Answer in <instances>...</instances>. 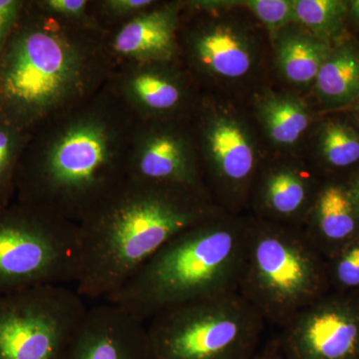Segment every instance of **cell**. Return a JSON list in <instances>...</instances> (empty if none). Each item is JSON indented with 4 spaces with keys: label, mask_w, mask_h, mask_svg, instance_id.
Returning <instances> with one entry per match:
<instances>
[{
    "label": "cell",
    "mask_w": 359,
    "mask_h": 359,
    "mask_svg": "<svg viewBox=\"0 0 359 359\" xmlns=\"http://www.w3.org/2000/svg\"><path fill=\"white\" fill-rule=\"evenodd\" d=\"M183 1H157L106 34L115 65L180 59L178 32Z\"/></svg>",
    "instance_id": "cell-15"
},
{
    "label": "cell",
    "mask_w": 359,
    "mask_h": 359,
    "mask_svg": "<svg viewBox=\"0 0 359 359\" xmlns=\"http://www.w3.org/2000/svg\"><path fill=\"white\" fill-rule=\"evenodd\" d=\"M320 148L323 160L332 167H348L359 161V137L340 123H330L325 127Z\"/></svg>",
    "instance_id": "cell-23"
},
{
    "label": "cell",
    "mask_w": 359,
    "mask_h": 359,
    "mask_svg": "<svg viewBox=\"0 0 359 359\" xmlns=\"http://www.w3.org/2000/svg\"><path fill=\"white\" fill-rule=\"evenodd\" d=\"M25 0H0V48L11 34Z\"/></svg>",
    "instance_id": "cell-28"
},
{
    "label": "cell",
    "mask_w": 359,
    "mask_h": 359,
    "mask_svg": "<svg viewBox=\"0 0 359 359\" xmlns=\"http://www.w3.org/2000/svg\"><path fill=\"white\" fill-rule=\"evenodd\" d=\"M257 113L269 138L283 147L301 140L311 122L304 103L289 95L271 94L264 97L257 105Z\"/></svg>",
    "instance_id": "cell-19"
},
{
    "label": "cell",
    "mask_w": 359,
    "mask_h": 359,
    "mask_svg": "<svg viewBox=\"0 0 359 359\" xmlns=\"http://www.w3.org/2000/svg\"><path fill=\"white\" fill-rule=\"evenodd\" d=\"M66 359H153L147 325L110 302L88 309Z\"/></svg>",
    "instance_id": "cell-14"
},
{
    "label": "cell",
    "mask_w": 359,
    "mask_h": 359,
    "mask_svg": "<svg viewBox=\"0 0 359 359\" xmlns=\"http://www.w3.org/2000/svg\"><path fill=\"white\" fill-rule=\"evenodd\" d=\"M156 0H90L89 15L93 25L106 34L128 22Z\"/></svg>",
    "instance_id": "cell-24"
},
{
    "label": "cell",
    "mask_w": 359,
    "mask_h": 359,
    "mask_svg": "<svg viewBox=\"0 0 359 359\" xmlns=\"http://www.w3.org/2000/svg\"><path fill=\"white\" fill-rule=\"evenodd\" d=\"M316 89L330 103L349 102L359 94V56L351 47L332 52L316 77Z\"/></svg>",
    "instance_id": "cell-20"
},
{
    "label": "cell",
    "mask_w": 359,
    "mask_h": 359,
    "mask_svg": "<svg viewBox=\"0 0 359 359\" xmlns=\"http://www.w3.org/2000/svg\"><path fill=\"white\" fill-rule=\"evenodd\" d=\"M191 122L205 190L222 211L240 216L259 170L249 127L209 93L202 94Z\"/></svg>",
    "instance_id": "cell-10"
},
{
    "label": "cell",
    "mask_w": 359,
    "mask_h": 359,
    "mask_svg": "<svg viewBox=\"0 0 359 359\" xmlns=\"http://www.w3.org/2000/svg\"><path fill=\"white\" fill-rule=\"evenodd\" d=\"M320 188L306 168L278 163L259 170L250 203L254 219L302 229Z\"/></svg>",
    "instance_id": "cell-16"
},
{
    "label": "cell",
    "mask_w": 359,
    "mask_h": 359,
    "mask_svg": "<svg viewBox=\"0 0 359 359\" xmlns=\"http://www.w3.org/2000/svg\"><path fill=\"white\" fill-rule=\"evenodd\" d=\"M80 273L77 224L15 200L0 207V297L77 283Z\"/></svg>",
    "instance_id": "cell-7"
},
{
    "label": "cell",
    "mask_w": 359,
    "mask_h": 359,
    "mask_svg": "<svg viewBox=\"0 0 359 359\" xmlns=\"http://www.w3.org/2000/svg\"><path fill=\"white\" fill-rule=\"evenodd\" d=\"M359 215L346 187H320L302 230L323 256L328 257L354 240Z\"/></svg>",
    "instance_id": "cell-17"
},
{
    "label": "cell",
    "mask_w": 359,
    "mask_h": 359,
    "mask_svg": "<svg viewBox=\"0 0 359 359\" xmlns=\"http://www.w3.org/2000/svg\"><path fill=\"white\" fill-rule=\"evenodd\" d=\"M347 9L339 0H294V23L327 42L339 32Z\"/></svg>",
    "instance_id": "cell-21"
},
{
    "label": "cell",
    "mask_w": 359,
    "mask_h": 359,
    "mask_svg": "<svg viewBox=\"0 0 359 359\" xmlns=\"http://www.w3.org/2000/svg\"><path fill=\"white\" fill-rule=\"evenodd\" d=\"M146 325L153 359H247L266 321L233 292L165 309Z\"/></svg>",
    "instance_id": "cell-6"
},
{
    "label": "cell",
    "mask_w": 359,
    "mask_h": 359,
    "mask_svg": "<svg viewBox=\"0 0 359 359\" xmlns=\"http://www.w3.org/2000/svg\"><path fill=\"white\" fill-rule=\"evenodd\" d=\"M113 68L105 32L25 0L0 48V120L32 134L96 95Z\"/></svg>",
    "instance_id": "cell-2"
},
{
    "label": "cell",
    "mask_w": 359,
    "mask_h": 359,
    "mask_svg": "<svg viewBox=\"0 0 359 359\" xmlns=\"http://www.w3.org/2000/svg\"><path fill=\"white\" fill-rule=\"evenodd\" d=\"M358 110H359V104H358Z\"/></svg>",
    "instance_id": "cell-32"
},
{
    "label": "cell",
    "mask_w": 359,
    "mask_h": 359,
    "mask_svg": "<svg viewBox=\"0 0 359 359\" xmlns=\"http://www.w3.org/2000/svg\"><path fill=\"white\" fill-rule=\"evenodd\" d=\"M348 4L347 6H348L349 13H351L353 20L359 25V0H353V1L348 2Z\"/></svg>",
    "instance_id": "cell-31"
},
{
    "label": "cell",
    "mask_w": 359,
    "mask_h": 359,
    "mask_svg": "<svg viewBox=\"0 0 359 359\" xmlns=\"http://www.w3.org/2000/svg\"><path fill=\"white\" fill-rule=\"evenodd\" d=\"M128 178L208 193L191 120H139L130 146Z\"/></svg>",
    "instance_id": "cell-12"
},
{
    "label": "cell",
    "mask_w": 359,
    "mask_h": 359,
    "mask_svg": "<svg viewBox=\"0 0 359 359\" xmlns=\"http://www.w3.org/2000/svg\"><path fill=\"white\" fill-rule=\"evenodd\" d=\"M249 224L226 212L194 224L106 299L147 323L165 309L238 292Z\"/></svg>",
    "instance_id": "cell-4"
},
{
    "label": "cell",
    "mask_w": 359,
    "mask_h": 359,
    "mask_svg": "<svg viewBox=\"0 0 359 359\" xmlns=\"http://www.w3.org/2000/svg\"><path fill=\"white\" fill-rule=\"evenodd\" d=\"M32 134L0 120V205L15 199V177L18 165Z\"/></svg>",
    "instance_id": "cell-22"
},
{
    "label": "cell",
    "mask_w": 359,
    "mask_h": 359,
    "mask_svg": "<svg viewBox=\"0 0 359 359\" xmlns=\"http://www.w3.org/2000/svg\"><path fill=\"white\" fill-rule=\"evenodd\" d=\"M138 121L107 83L45 123L21 157L14 200L79 224L128 178Z\"/></svg>",
    "instance_id": "cell-1"
},
{
    "label": "cell",
    "mask_w": 359,
    "mask_h": 359,
    "mask_svg": "<svg viewBox=\"0 0 359 359\" xmlns=\"http://www.w3.org/2000/svg\"><path fill=\"white\" fill-rule=\"evenodd\" d=\"M77 290L44 285L0 297V359H66L88 308Z\"/></svg>",
    "instance_id": "cell-9"
},
{
    "label": "cell",
    "mask_w": 359,
    "mask_h": 359,
    "mask_svg": "<svg viewBox=\"0 0 359 359\" xmlns=\"http://www.w3.org/2000/svg\"><path fill=\"white\" fill-rule=\"evenodd\" d=\"M275 48L280 74L297 86L316 82L320 68L332 53L327 42L294 23L276 33Z\"/></svg>",
    "instance_id": "cell-18"
},
{
    "label": "cell",
    "mask_w": 359,
    "mask_h": 359,
    "mask_svg": "<svg viewBox=\"0 0 359 359\" xmlns=\"http://www.w3.org/2000/svg\"><path fill=\"white\" fill-rule=\"evenodd\" d=\"M347 190L351 194V199H353L356 211H358L359 215V176L354 180L353 183L351 184L349 188H347Z\"/></svg>",
    "instance_id": "cell-30"
},
{
    "label": "cell",
    "mask_w": 359,
    "mask_h": 359,
    "mask_svg": "<svg viewBox=\"0 0 359 359\" xmlns=\"http://www.w3.org/2000/svg\"><path fill=\"white\" fill-rule=\"evenodd\" d=\"M330 257L332 261L327 264L328 278L332 276L342 289H359L358 241L354 238Z\"/></svg>",
    "instance_id": "cell-25"
},
{
    "label": "cell",
    "mask_w": 359,
    "mask_h": 359,
    "mask_svg": "<svg viewBox=\"0 0 359 359\" xmlns=\"http://www.w3.org/2000/svg\"><path fill=\"white\" fill-rule=\"evenodd\" d=\"M247 359H283L282 351H280V346L278 347H273V348H268L266 351H261L252 354L250 358Z\"/></svg>",
    "instance_id": "cell-29"
},
{
    "label": "cell",
    "mask_w": 359,
    "mask_h": 359,
    "mask_svg": "<svg viewBox=\"0 0 359 359\" xmlns=\"http://www.w3.org/2000/svg\"><path fill=\"white\" fill-rule=\"evenodd\" d=\"M108 84L140 121L191 120L203 94L181 59L118 63Z\"/></svg>",
    "instance_id": "cell-11"
},
{
    "label": "cell",
    "mask_w": 359,
    "mask_h": 359,
    "mask_svg": "<svg viewBox=\"0 0 359 359\" xmlns=\"http://www.w3.org/2000/svg\"><path fill=\"white\" fill-rule=\"evenodd\" d=\"M327 262L302 229L250 219L238 294L266 323L283 327L325 294Z\"/></svg>",
    "instance_id": "cell-5"
},
{
    "label": "cell",
    "mask_w": 359,
    "mask_h": 359,
    "mask_svg": "<svg viewBox=\"0 0 359 359\" xmlns=\"http://www.w3.org/2000/svg\"><path fill=\"white\" fill-rule=\"evenodd\" d=\"M44 11L62 20L96 27L89 15L90 0H36ZM98 29V28H97Z\"/></svg>",
    "instance_id": "cell-27"
},
{
    "label": "cell",
    "mask_w": 359,
    "mask_h": 359,
    "mask_svg": "<svg viewBox=\"0 0 359 359\" xmlns=\"http://www.w3.org/2000/svg\"><path fill=\"white\" fill-rule=\"evenodd\" d=\"M0 207H2V205H0Z\"/></svg>",
    "instance_id": "cell-33"
},
{
    "label": "cell",
    "mask_w": 359,
    "mask_h": 359,
    "mask_svg": "<svg viewBox=\"0 0 359 359\" xmlns=\"http://www.w3.org/2000/svg\"><path fill=\"white\" fill-rule=\"evenodd\" d=\"M224 212L209 194L131 178L78 224L83 299H107L158 250L194 224Z\"/></svg>",
    "instance_id": "cell-3"
},
{
    "label": "cell",
    "mask_w": 359,
    "mask_h": 359,
    "mask_svg": "<svg viewBox=\"0 0 359 359\" xmlns=\"http://www.w3.org/2000/svg\"><path fill=\"white\" fill-rule=\"evenodd\" d=\"M257 36L250 26L224 14L217 4L183 1L180 59L202 93L248 79L256 71L262 56Z\"/></svg>",
    "instance_id": "cell-8"
},
{
    "label": "cell",
    "mask_w": 359,
    "mask_h": 359,
    "mask_svg": "<svg viewBox=\"0 0 359 359\" xmlns=\"http://www.w3.org/2000/svg\"><path fill=\"white\" fill-rule=\"evenodd\" d=\"M283 359H359V313L325 295L282 327Z\"/></svg>",
    "instance_id": "cell-13"
},
{
    "label": "cell",
    "mask_w": 359,
    "mask_h": 359,
    "mask_svg": "<svg viewBox=\"0 0 359 359\" xmlns=\"http://www.w3.org/2000/svg\"><path fill=\"white\" fill-rule=\"evenodd\" d=\"M244 4L273 39L285 26L294 23V0H249Z\"/></svg>",
    "instance_id": "cell-26"
}]
</instances>
